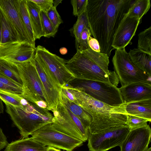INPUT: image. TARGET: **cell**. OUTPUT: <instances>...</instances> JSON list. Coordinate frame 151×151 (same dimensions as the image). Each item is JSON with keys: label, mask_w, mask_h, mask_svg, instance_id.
<instances>
[{"label": "cell", "mask_w": 151, "mask_h": 151, "mask_svg": "<svg viewBox=\"0 0 151 151\" xmlns=\"http://www.w3.org/2000/svg\"><path fill=\"white\" fill-rule=\"evenodd\" d=\"M133 0H88L86 13L90 30L98 41L100 52L109 57L115 34Z\"/></svg>", "instance_id": "obj_1"}, {"label": "cell", "mask_w": 151, "mask_h": 151, "mask_svg": "<svg viewBox=\"0 0 151 151\" xmlns=\"http://www.w3.org/2000/svg\"><path fill=\"white\" fill-rule=\"evenodd\" d=\"M109 57L89 47L82 51L77 50L66 65L76 78L110 82L116 87L119 83L115 71L108 69Z\"/></svg>", "instance_id": "obj_2"}, {"label": "cell", "mask_w": 151, "mask_h": 151, "mask_svg": "<svg viewBox=\"0 0 151 151\" xmlns=\"http://www.w3.org/2000/svg\"><path fill=\"white\" fill-rule=\"evenodd\" d=\"M5 104L6 112L19 130L22 138L29 137L44 125L53 122V116L47 108L40 107L24 99L20 106Z\"/></svg>", "instance_id": "obj_3"}, {"label": "cell", "mask_w": 151, "mask_h": 151, "mask_svg": "<svg viewBox=\"0 0 151 151\" xmlns=\"http://www.w3.org/2000/svg\"><path fill=\"white\" fill-rule=\"evenodd\" d=\"M67 85L111 106H118L124 103L119 88L110 82L76 78Z\"/></svg>", "instance_id": "obj_4"}, {"label": "cell", "mask_w": 151, "mask_h": 151, "mask_svg": "<svg viewBox=\"0 0 151 151\" xmlns=\"http://www.w3.org/2000/svg\"><path fill=\"white\" fill-rule=\"evenodd\" d=\"M15 64L23 83L22 96L27 101L33 103L40 107L47 109L45 91L32 59Z\"/></svg>", "instance_id": "obj_5"}, {"label": "cell", "mask_w": 151, "mask_h": 151, "mask_svg": "<svg viewBox=\"0 0 151 151\" xmlns=\"http://www.w3.org/2000/svg\"><path fill=\"white\" fill-rule=\"evenodd\" d=\"M52 111L53 118L51 124L54 129L83 142L88 139L90 134L88 129L61 102Z\"/></svg>", "instance_id": "obj_6"}, {"label": "cell", "mask_w": 151, "mask_h": 151, "mask_svg": "<svg viewBox=\"0 0 151 151\" xmlns=\"http://www.w3.org/2000/svg\"><path fill=\"white\" fill-rule=\"evenodd\" d=\"M112 62L122 86L137 82L151 85V77L132 62L125 48L116 50Z\"/></svg>", "instance_id": "obj_7"}, {"label": "cell", "mask_w": 151, "mask_h": 151, "mask_svg": "<svg viewBox=\"0 0 151 151\" xmlns=\"http://www.w3.org/2000/svg\"><path fill=\"white\" fill-rule=\"evenodd\" d=\"M30 135L32 139L45 146L66 151H72L83 142L55 129L51 123L46 124Z\"/></svg>", "instance_id": "obj_8"}, {"label": "cell", "mask_w": 151, "mask_h": 151, "mask_svg": "<svg viewBox=\"0 0 151 151\" xmlns=\"http://www.w3.org/2000/svg\"><path fill=\"white\" fill-rule=\"evenodd\" d=\"M35 56L47 68L56 82L62 87L76 78L66 65V61L50 52L44 47L38 45Z\"/></svg>", "instance_id": "obj_9"}, {"label": "cell", "mask_w": 151, "mask_h": 151, "mask_svg": "<svg viewBox=\"0 0 151 151\" xmlns=\"http://www.w3.org/2000/svg\"><path fill=\"white\" fill-rule=\"evenodd\" d=\"M130 131L126 124L90 134L88 139V146L90 151H106L120 146Z\"/></svg>", "instance_id": "obj_10"}, {"label": "cell", "mask_w": 151, "mask_h": 151, "mask_svg": "<svg viewBox=\"0 0 151 151\" xmlns=\"http://www.w3.org/2000/svg\"><path fill=\"white\" fill-rule=\"evenodd\" d=\"M65 87L74 96L78 105L91 116L95 114L112 113L127 115L126 108L129 102H124L118 106H112L96 100L77 88L68 86Z\"/></svg>", "instance_id": "obj_11"}, {"label": "cell", "mask_w": 151, "mask_h": 151, "mask_svg": "<svg viewBox=\"0 0 151 151\" xmlns=\"http://www.w3.org/2000/svg\"><path fill=\"white\" fill-rule=\"evenodd\" d=\"M42 83L46 97L47 109L51 111L59 102L62 88L56 82L47 68L34 56L32 59Z\"/></svg>", "instance_id": "obj_12"}, {"label": "cell", "mask_w": 151, "mask_h": 151, "mask_svg": "<svg viewBox=\"0 0 151 151\" xmlns=\"http://www.w3.org/2000/svg\"><path fill=\"white\" fill-rule=\"evenodd\" d=\"M36 47L28 43L18 41L0 44V59L14 63L30 60L34 58Z\"/></svg>", "instance_id": "obj_13"}, {"label": "cell", "mask_w": 151, "mask_h": 151, "mask_svg": "<svg viewBox=\"0 0 151 151\" xmlns=\"http://www.w3.org/2000/svg\"><path fill=\"white\" fill-rule=\"evenodd\" d=\"M149 125L130 130L120 146V151H145L151 142Z\"/></svg>", "instance_id": "obj_14"}, {"label": "cell", "mask_w": 151, "mask_h": 151, "mask_svg": "<svg viewBox=\"0 0 151 151\" xmlns=\"http://www.w3.org/2000/svg\"><path fill=\"white\" fill-rule=\"evenodd\" d=\"M126 14L120 23L114 37L112 46L114 49L125 48L129 44L135 35L139 25L142 22V19L129 17Z\"/></svg>", "instance_id": "obj_15"}, {"label": "cell", "mask_w": 151, "mask_h": 151, "mask_svg": "<svg viewBox=\"0 0 151 151\" xmlns=\"http://www.w3.org/2000/svg\"><path fill=\"white\" fill-rule=\"evenodd\" d=\"M18 0H0V7L15 31L17 41L28 43L35 47L22 25L18 12Z\"/></svg>", "instance_id": "obj_16"}, {"label": "cell", "mask_w": 151, "mask_h": 151, "mask_svg": "<svg viewBox=\"0 0 151 151\" xmlns=\"http://www.w3.org/2000/svg\"><path fill=\"white\" fill-rule=\"evenodd\" d=\"M92 121L88 128L90 134L102 130L126 124L127 115L119 113L95 114L91 116Z\"/></svg>", "instance_id": "obj_17"}, {"label": "cell", "mask_w": 151, "mask_h": 151, "mask_svg": "<svg viewBox=\"0 0 151 151\" xmlns=\"http://www.w3.org/2000/svg\"><path fill=\"white\" fill-rule=\"evenodd\" d=\"M124 102H130L151 99V85L134 83L119 88Z\"/></svg>", "instance_id": "obj_18"}, {"label": "cell", "mask_w": 151, "mask_h": 151, "mask_svg": "<svg viewBox=\"0 0 151 151\" xmlns=\"http://www.w3.org/2000/svg\"><path fill=\"white\" fill-rule=\"evenodd\" d=\"M47 146L28 137L8 143L4 151H47Z\"/></svg>", "instance_id": "obj_19"}, {"label": "cell", "mask_w": 151, "mask_h": 151, "mask_svg": "<svg viewBox=\"0 0 151 151\" xmlns=\"http://www.w3.org/2000/svg\"><path fill=\"white\" fill-rule=\"evenodd\" d=\"M126 111L127 115L145 118L151 121V99L129 102Z\"/></svg>", "instance_id": "obj_20"}, {"label": "cell", "mask_w": 151, "mask_h": 151, "mask_svg": "<svg viewBox=\"0 0 151 151\" xmlns=\"http://www.w3.org/2000/svg\"><path fill=\"white\" fill-rule=\"evenodd\" d=\"M26 6L35 40L43 36L40 12L41 10L31 0H26Z\"/></svg>", "instance_id": "obj_21"}, {"label": "cell", "mask_w": 151, "mask_h": 151, "mask_svg": "<svg viewBox=\"0 0 151 151\" xmlns=\"http://www.w3.org/2000/svg\"><path fill=\"white\" fill-rule=\"evenodd\" d=\"M59 101L77 117L84 126L88 129L92 121V117L88 113L79 105L69 99L62 90L60 93Z\"/></svg>", "instance_id": "obj_22"}, {"label": "cell", "mask_w": 151, "mask_h": 151, "mask_svg": "<svg viewBox=\"0 0 151 151\" xmlns=\"http://www.w3.org/2000/svg\"><path fill=\"white\" fill-rule=\"evenodd\" d=\"M128 53L132 62L151 77V55L138 48L131 49Z\"/></svg>", "instance_id": "obj_23"}, {"label": "cell", "mask_w": 151, "mask_h": 151, "mask_svg": "<svg viewBox=\"0 0 151 151\" xmlns=\"http://www.w3.org/2000/svg\"><path fill=\"white\" fill-rule=\"evenodd\" d=\"M0 22L1 31V40L0 44L17 41L16 33L0 7Z\"/></svg>", "instance_id": "obj_24"}, {"label": "cell", "mask_w": 151, "mask_h": 151, "mask_svg": "<svg viewBox=\"0 0 151 151\" xmlns=\"http://www.w3.org/2000/svg\"><path fill=\"white\" fill-rule=\"evenodd\" d=\"M26 3V0H18L19 14L24 30L29 36L33 45L35 47V40L34 38Z\"/></svg>", "instance_id": "obj_25"}, {"label": "cell", "mask_w": 151, "mask_h": 151, "mask_svg": "<svg viewBox=\"0 0 151 151\" xmlns=\"http://www.w3.org/2000/svg\"><path fill=\"white\" fill-rule=\"evenodd\" d=\"M151 6L150 0H133L126 15L128 17L142 19Z\"/></svg>", "instance_id": "obj_26"}, {"label": "cell", "mask_w": 151, "mask_h": 151, "mask_svg": "<svg viewBox=\"0 0 151 151\" xmlns=\"http://www.w3.org/2000/svg\"><path fill=\"white\" fill-rule=\"evenodd\" d=\"M0 72L23 86V83L16 64L0 59Z\"/></svg>", "instance_id": "obj_27"}, {"label": "cell", "mask_w": 151, "mask_h": 151, "mask_svg": "<svg viewBox=\"0 0 151 151\" xmlns=\"http://www.w3.org/2000/svg\"><path fill=\"white\" fill-rule=\"evenodd\" d=\"M76 22L74 25L73 29V34L75 38V45L77 49L78 45L79 40L81 34L86 28L89 29L88 20L86 9L78 15Z\"/></svg>", "instance_id": "obj_28"}, {"label": "cell", "mask_w": 151, "mask_h": 151, "mask_svg": "<svg viewBox=\"0 0 151 151\" xmlns=\"http://www.w3.org/2000/svg\"><path fill=\"white\" fill-rule=\"evenodd\" d=\"M138 49L151 55V26L138 35Z\"/></svg>", "instance_id": "obj_29"}, {"label": "cell", "mask_w": 151, "mask_h": 151, "mask_svg": "<svg viewBox=\"0 0 151 151\" xmlns=\"http://www.w3.org/2000/svg\"><path fill=\"white\" fill-rule=\"evenodd\" d=\"M21 94L0 89V98L2 101L15 106L22 105L24 98Z\"/></svg>", "instance_id": "obj_30"}, {"label": "cell", "mask_w": 151, "mask_h": 151, "mask_svg": "<svg viewBox=\"0 0 151 151\" xmlns=\"http://www.w3.org/2000/svg\"><path fill=\"white\" fill-rule=\"evenodd\" d=\"M40 16L43 37L48 38L54 37L58 30L54 28L48 18L46 12L41 10Z\"/></svg>", "instance_id": "obj_31"}, {"label": "cell", "mask_w": 151, "mask_h": 151, "mask_svg": "<svg viewBox=\"0 0 151 151\" xmlns=\"http://www.w3.org/2000/svg\"><path fill=\"white\" fill-rule=\"evenodd\" d=\"M149 122L146 119L131 115H127L126 124L130 130L144 126Z\"/></svg>", "instance_id": "obj_32"}, {"label": "cell", "mask_w": 151, "mask_h": 151, "mask_svg": "<svg viewBox=\"0 0 151 151\" xmlns=\"http://www.w3.org/2000/svg\"><path fill=\"white\" fill-rule=\"evenodd\" d=\"M47 15L54 28L58 30V27L63 23L56 8L53 6L46 12Z\"/></svg>", "instance_id": "obj_33"}, {"label": "cell", "mask_w": 151, "mask_h": 151, "mask_svg": "<svg viewBox=\"0 0 151 151\" xmlns=\"http://www.w3.org/2000/svg\"><path fill=\"white\" fill-rule=\"evenodd\" d=\"M91 33L90 29L85 28L81 32L79 40L78 47L76 50L81 52L88 49L89 47L88 44V38Z\"/></svg>", "instance_id": "obj_34"}, {"label": "cell", "mask_w": 151, "mask_h": 151, "mask_svg": "<svg viewBox=\"0 0 151 151\" xmlns=\"http://www.w3.org/2000/svg\"><path fill=\"white\" fill-rule=\"evenodd\" d=\"M88 0H72L71 4L73 8V14L78 16L86 9Z\"/></svg>", "instance_id": "obj_35"}, {"label": "cell", "mask_w": 151, "mask_h": 151, "mask_svg": "<svg viewBox=\"0 0 151 151\" xmlns=\"http://www.w3.org/2000/svg\"><path fill=\"white\" fill-rule=\"evenodd\" d=\"M0 82L4 85L16 89L23 90V86L0 72Z\"/></svg>", "instance_id": "obj_36"}, {"label": "cell", "mask_w": 151, "mask_h": 151, "mask_svg": "<svg viewBox=\"0 0 151 151\" xmlns=\"http://www.w3.org/2000/svg\"><path fill=\"white\" fill-rule=\"evenodd\" d=\"M35 3L41 10L46 12L53 6V0H31Z\"/></svg>", "instance_id": "obj_37"}, {"label": "cell", "mask_w": 151, "mask_h": 151, "mask_svg": "<svg viewBox=\"0 0 151 151\" xmlns=\"http://www.w3.org/2000/svg\"><path fill=\"white\" fill-rule=\"evenodd\" d=\"M88 44L89 47L93 51L97 52H100V46L98 41L95 38L89 36Z\"/></svg>", "instance_id": "obj_38"}, {"label": "cell", "mask_w": 151, "mask_h": 151, "mask_svg": "<svg viewBox=\"0 0 151 151\" xmlns=\"http://www.w3.org/2000/svg\"><path fill=\"white\" fill-rule=\"evenodd\" d=\"M0 89L18 94H22L23 90L16 89L6 86L0 82Z\"/></svg>", "instance_id": "obj_39"}, {"label": "cell", "mask_w": 151, "mask_h": 151, "mask_svg": "<svg viewBox=\"0 0 151 151\" xmlns=\"http://www.w3.org/2000/svg\"><path fill=\"white\" fill-rule=\"evenodd\" d=\"M8 143L6 137L0 127V150L6 147Z\"/></svg>", "instance_id": "obj_40"}, {"label": "cell", "mask_w": 151, "mask_h": 151, "mask_svg": "<svg viewBox=\"0 0 151 151\" xmlns=\"http://www.w3.org/2000/svg\"><path fill=\"white\" fill-rule=\"evenodd\" d=\"M62 91L69 99L73 103L77 104V102L75 98L67 89L65 86L62 88Z\"/></svg>", "instance_id": "obj_41"}, {"label": "cell", "mask_w": 151, "mask_h": 151, "mask_svg": "<svg viewBox=\"0 0 151 151\" xmlns=\"http://www.w3.org/2000/svg\"><path fill=\"white\" fill-rule=\"evenodd\" d=\"M59 51L62 55H64L66 54L67 53L68 50L65 47H62L60 49Z\"/></svg>", "instance_id": "obj_42"}, {"label": "cell", "mask_w": 151, "mask_h": 151, "mask_svg": "<svg viewBox=\"0 0 151 151\" xmlns=\"http://www.w3.org/2000/svg\"><path fill=\"white\" fill-rule=\"evenodd\" d=\"M62 1V0H53V6L56 8L58 4L61 3Z\"/></svg>", "instance_id": "obj_43"}, {"label": "cell", "mask_w": 151, "mask_h": 151, "mask_svg": "<svg viewBox=\"0 0 151 151\" xmlns=\"http://www.w3.org/2000/svg\"><path fill=\"white\" fill-rule=\"evenodd\" d=\"M4 110V106L2 103V101L0 98V114L3 113Z\"/></svg>", "instance_id": "obj_44"}, {"label": "cell", "mask_w": 151, "mask_h": 151, "mask_svg": "<svg viewBox=\"0 0 151 151\" xmlns=\"http://www.w3.org/2000/svg\"><path fill=\"white\" fill-rule=\"evenodd\" d=\"M47 151H61L60 150L53 147L47 146Z\"/></svg>", "instance_id": "obj_45"}, {"label": "cell", "mask_w": 151, "mask_h": 151, "mask_svg": "<svg viewBox=\"0 0 151 151\" xmlns=\"http://www.w3.org/2000/svg\"><path fill=\"white\" fill-rule=\"evenodd\" d=\"M1 26L0 22V44L1 43Z\"/></svg>", "instance_id": "obj_46"}, {"label": "cell", "mask_w": 151, "mask_h": 151, "mask_svg": "<svg viewBox=\"0 0 151 151\" xmlns=\"http://www.w3.org/2000/svg\"><path fill=\"white\" fill-rule=\"evenodd\" d=\"M145 151H151V147H148Z\"/></svg>", "instance_id": "obj_47"}]
</instances>
